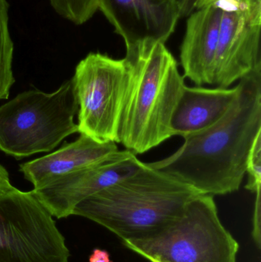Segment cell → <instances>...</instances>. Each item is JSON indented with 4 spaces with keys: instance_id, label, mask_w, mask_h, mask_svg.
<instances>
[{
    "instance_id": "cell-17",
    "label": "cell",
    "mask_w": 261,
    "mask_h": 262,
    "mask_svg": "<svg viewBox=\"0 0 261 262\" xmlns=\"http://www.w3.org/2000/svg\"><path fill=\"white\" fill-rule=\"evenodd\" d=\"M260 192H258L256 193L252 231L253 238L258 249L260 248Z\"/></svg>"
},
{
    "instance_id": "cell-4",
    "label": "cell",
    "mask_w": 261,
    "mask_h": 262,
    "mask_svg": "<svg viewBox=\"0 0 261 262\" xmlns=\"http://www.w3.org/2000/svg\"><path fill=\"white\" fill-rule=\"evenodd\" d=\"M122 243L150 262H237L239 250L237 240L221 222L214 196L204 194L154 233Z\"/></svg>"
},
{
    "instance_id": "cell-13",
    "label": "cell",
    "mask_w": 261,
    "mask_h": 262,
    "mask_svg": "<svg viewBox=\"0 0 261 262\" xmlns=\"http://www.w3.org/2000/svg\"><path fill=\"white\" fill-rule=\"evenodd\" d=\"M233 89L184 87L171 119L174 136L185 138L206 130L228 112L238 94Z\"/></svg>"
},
{
    "instance_id": "cell-1",
    "label": "cell",
    "mask_w": 261,
    "mask_h": 262,
    "mask_svg": "<svg viewBox=\"0 0 261 262\" xmlns=\"http://www.w3.org/2000/svg\"><path fill=\"white\" fill-rule=\"evenodd\" d=\"M237 86L234 102L216 124L185 137L176 152L149 166L204 195L239 190L251 146L261 133V69L245 75Z\"/></svg>"
},
{
    "instance_id": "cell-8",
    "label": "cell",
    "mask_w": 261,
    "mask_h": 262,
    "mask_svg": "<svg viewBox=\"0 0 261 262\" xmlns=\"http://www.w3.org/2000/svg\"><path fill=\"white\" fill-rule=\"evenodd\" d=\"M222 10L214 85L228 89L261 69V0H206Z\"/></svg>"
},
{
    "instance_id": "cell-3",
    "label": "cell",
    "mask_w": 261,
    "mask_h": 262,
    "mask_svg": "<svg viewBox=\"0 0 261 262\" xmlns=\"http://www.w3.org/2000/svg\"><path fill=\"white\" fill-rule=\"evenodd\" d=\"M199 191L143 163L137 171L77 205L88 219L121 240L148 236L176 220Z\"/></svg>"
},
{
    "instance_id": "cell-7",
    "label": "cell",
    "mask_w": 261,
    "mask_h": 262,
    "mask_svg": "<svg viewBox=\"0 0 261 262\" xmlns=\"http://www.w3.org/2000/svg\"><path fill=\"white\" fill-rule=\"evenodd\" d=\"M127 79L125 59L88 54L72 78L78 104V128L99 143H117Z\"/></svg>"
},
{
    "instance_id": "cell-12",
    "label": "cell",
    "mask_w": 261,
    "mask_h": 262,
    "mask_svg": "<svg viewBox=\"0 0 261 262\" xmlns=\"http://www.w3.org/2000/svg\"><path fill=\"white\" fill-rule=\"evenodd\" d=\"M117 150L116 143H99L81 134L75 141L64 143L49 155L21 163L19 170L34 189H39Z\"/></svg>"
},
{
    "instance_id": "cell-6",
    "label": "cell",
    "mask_w": 261,
    "mask_h": 262,
    "mask_svg": "<svg viewBox=\"0 0 261 262\" xmlns=\"http://www.w3.org/2000/svg\"><path fill=\"white\" fill-rule=\"evenodd\" d=\"M69 257L53 216L32 191L0 196V262H68Z\"/></svg>"
},
{
    "instance_id": "cell-15",
    "label": "cell",
    "mask_w": 261,
    "mask_h": 262,
    "mask_svg": "<svg viewBox=\"0 0 261 262\" xmlns=\"http://www.w3.org/2000/svg\"><path fill=\"white\" fill-rule=\"evenodd\" d=\"M57 13L76 25L88 21L98 9V0H49Z\"/></svg>"
},
{
    "instance_id": "cell-9",
    "label": "cell",
    "mask_w": 261,
    "mask_h": 262,
    "mask_svg": "<svg viewBox=\"0 0 261 262\" xmlns=\"http://www.w3.org/2000/svg\"><path fill=\"white\" fill-rule=\"evenodd\" d=\"M142 163L131 151L117 150L32 192L52 216L67 218L83 200L134 173Z\"/></svg>"
},
{
    "instance_id": "cell-16",
    "label": "cell",
    "mask_w": 261,
    "mask_h": 262,
    "mask_svg": "<svg viewBox=\"0 0 261 262\" xmlns=\"http://www.w3.org/2000/svg\"><path fill=\"white\" fill-rule=\"evenodd\" d=\"M246 173L248 183L245 189L252 193L260 192L261 186V133L257 135L251 146L248 162Z\"/></svg>"
},
{
    "instance_id": "cell-2",
    "label": "cell",
    "mask_w": 261,
    "mask_h": 262,
    "mask_svg": "<svg viewBox=\"0 0 261 262\" xmlns=\"http://www.w3.org/2000/svg\"><path fill=\"white\" fill-rule=\"evenodd\" d=\"M127 79L118 142L137 155L174 136L171 119L185 87L165 43L146 41L127 49Z\"/></svg>"
},
{
    "instance_id": "cell-11",
    "label": "cell",
    "mask_w": 261,
    "mask_h": 262,
    "mask_svg": "<svg viewBox=\"0 0 261 262\" xmlns=\"http://www.w3.org/2000/svg\"><path fill=\"white\" fill-rule=\"evenodd\" d=\"M98 6L127 49L146 41L165 43L180 18L178 0H98Z\"/></svg>"
},
{
    "instance_id": "cell-19",
    "label": "cell",
    "mask_w": 261,
    "mask_h": 262,
    "mask_svg": "<svg viewBox=\"0 0 261 262\" xmlns=\"http://www.w3.org/2000/svg\"><path fill=\"white\" fill-rule=\"evenodd\" d=\"M89 262H113L110 258V254L104 249H93L89 257Z\"/></svg>"
},
{
    "instance_id": "cell-18",
    "label": "cell",
    "mask_w": 261,
    "mask_h": 262,
    "mask_svg": "<svg viewBox=\"0 0 261 262\" xmlns=\"http://www.w3.org/2000/svg\"><path fill=\"white\" fill-rule=\"evenodd\" d=\"M16 188L14 187L10 183L9 172L4 166L0 164V196L12 192Z\"/></svg>"
},
{
    "instance_id": "cell-10",
    "label": "cell",
    "mask_w": 261,
    "mask_h": 262,
    "mask_svg": "<svg viewBox=\"0 0 261 262\" xmlns=\"http://www.w3.org/2000/svg\"><path fill=\"white\" fill-rule=\"evenodd\" d=\"M180 18L188 17L180 49L184 78L196 86L214 85L215 61L222 10L206 0H178Z\"/></svg>"
},
{
    "instance_id": "cell-5",
    "label": "cell",
    "mask_w": 261,
    "mask_h": 262,
    "mask_svg": "<svg viewBox=\"0 0 261 262\" xmlns=\"http://www.w3.org/2000/svg\"><path fill=\"white\" fill-rule=\"evenodd\" d=\"M78 104L72 80L53 93L29 90L0 107V150L16 160L50 152L78 133Z\"/></svg>"
},
{
    "instance_id": "cell-14",
    "label": "cell",
    "mask_w": 261,
    "mask_h": 262,
    "mask_svg": "<svg viewBox=\"0 0 261 262\" xmlns=\"http://www.w3.org/2000/svg\"><path fill=\"white\" fill-rule=\"evenodd\" d=\"M9 3L0 0V101L9 98L15 83L12 72L14 45L9 29Z\"/></svg>"
}]
</instances>
